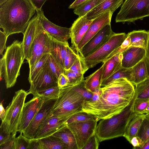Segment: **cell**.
<instances>
[{"label": "cell", "mask_w": 149, "mask_h": 149, "mask_svg": "<svg viewBox=\"0 0 149 149\" xmlns=\"http://www.w3.org/2000/svg\"><path fill=\"white\" fill-rule=\"evenodd\" d=\"M114 33L111 24L106 25L79 50V55L84 58L93 54L107 42Z\"/></svg>", "instance_id": "13"}, {"label": "cell", "mask_w": 149, "mask_h": 149, "mask_svg": "<svg viewBox=\"0 0 149 149\" xmlns=\"http://www.w3.org/2000/svg\"><path fill=\"white\" fill-rule=\"evenodd\" d=\"M24 59L22 42L15 40L7 47L0 60V79L4 78L7 88L16 83Z\"/></svg>", "instance_id": "4"}, {"label": "cell", "mask_w": 149, "mask_h": 149, "mask_svg": "<svg viewBox=\"0 0 149 149\" xmlns=\"http://www.w3.org/2000/svg\"><path fill=\"white\" fill-rule=\"evenodd\" d=\"M104 0H89L74 9V13L81 17L86 15Z\"/></svg>", "instance_id": "31"}, {"label": "cell", "mask_w": 149, "mask_h": 149, "mask_svg": "<svg viewBox=\"0 0 149 149\" xmlns=\"http://www.w3.org/2000/svg\"><path fill=\"white\" fill-rule=\"evenodd\" d=\"M25 103L23 107L17 132L22 133L24 132L44 102V100L38 95Z\"/></svg>", "instance_id": "14"}, {"label": "cell", "mask_w": 149, "mask_h": 149, "mask_svg": "<svg viewBox=\"0 0 149 149\" xmlns=\"http://www.w3.org/2000/svg\"><path fill=\"white\" fill-rule=\"evenodd\" d=\"M28 149H42L40 139H30Z\"/></svg>", "instance_id": "49"}, {"label": "cell", "mask_w": 149, "mask_h": 149, "mask_svg": "<svg viewBox=\"0 0 149 149\" xmlns=\"http://www.w3.org/2000/svg\"><path fill=\"white\" fill-rule=\"evenodd\" d=\"M15 136L11 134L10 138L0 146V149H15L14 141Z\"/></svg>", "instance_id": "45"}, {"label": "cell", "mask_w": 149, "mask_h": 149, "mask_svg": "<svg viewBox=\"0 0 149 149\" xmlns=\"http://www.w3.org/2000/svg\"><path fill=\"white\" fill-rule=\"evenodd\" d=\"M124 0H104L86 15V18L93 20L109 10L113 13L123 3Z\"/></svg>", "instance_id": "21"}, {"label": "cell", "mask_w": 149, "mask_h": 149, "mask_svg": "<svg viewBox=\"0 0 149 149\" xmlns=\"http://www.w3.org/2000/svg\"><path fill=\"white\" fill-rule=\"evenodd\" d=\"M22 133L15 138L14 141L15 149H28L30 139L26 137Z\"/></svg>", "instance_id": "42"}, {"label": "cell", "mask_w": 149, "mask_h": 149, "mask_svg": "<svg viewBox=\"0 0 149 149\" xmlns=\"http://www.w3.org/2000/svg\"><path fill=\"white\" fill-rule=\"evenodd\" d=\"M49 68L53 74L58 79L62 73H65V70L54 59L50 54L47 60Z\"/></svg>", "instance_id": "36"}, {"label": "cell", "mask_w": 149, "mask_h": 149, "mask_svg": "<svg viewBox=\"0 0 149 149\" xmlns=\"http://www.w3.org/2000/svg\"><path fill=\"white\" fill-rule=\"evenodd\" d=\"M52 136L63 142L67 146L68 149H78L74 136L67 125Z\"/></svg>", "instance_id": "28"}, {"label": "cell", "mask_w": 149, "mask_h": 149, "mask_svg": "<svg viewBox=\"0 0 149 149\" xmlns=\"http://www.w3.org/2000/svg\"><path fill=\"white\" fill-rule=\"evenodd\" d=\"M35 8L36 11L42 10V8L47 0H29Z\"/></svg>", "instance_id": "50"}, {"label": "cell", "mask_w": 149, "mask_h": 149, "mask_svg": "<svg viewBox=\"0 0 149 149\" xmlns=\"http://www.w3.org/2000/svg\"><path fill=\"white\" fill-rule=\"evenodd\" d=\"M136 99H149V77L135 85Z\"/></svg>", "instance_id": "32"}, {"label": "cell", "mask_w": 149, "mask_h": 149, "mask_svg": "<svg viewBox=\"0 0 149 149\" xmlns=\"http://www.w3.org/2000/svg\"><path fill=\"white\" fill-rule=\"evenodd\" d=\"M60 89L58 86L51 87L39 91L35 95H39L44 100L56 99L59 96Z\"/></svg>", "instance_id": "35"}, {"label": "cell", "mask_w": 149, "mask_h": 149, "mask_svg": "<svg viewBox=\"0 0 149 149\" xmlns=\"http://www.w3.org/2000/svg\"><path fill=\"white\" fill-rule=\"evenodd\" d=\"M7 0H0V5L2 4Z\"/></svg>", "instance_id": "58"}, {"label": "cell", "mask_w": 149, "mask_h": 149, "mask_svg": "<svg viewBox=\"0 0 149 149\" xmlns=\"http://www.w3.org/2000/svg\"><path fill=\"white\" fill-rule=\"evenodd\" d=\"M127 37V34L124 33L114 32L105 44L93 53L84 58L88 69L99 63H103L113 52L121 45Z\"/></svg>", "instance_id": "8"}, {"label": "cell", "mask_w": 149, "mask_h": 149, "mask_svg": "<svg viewBox=\"0 0 149 149\" xmlns=\"http://www.w3.org/2000/svg\"><path fill=\"white\" fill-rule=\"evenodd\" d=\"M148 77L144 58L132 68L131 82L135 85L144 80Z\"/></svg>", "instance_id": "26"}, {"label": "cell", "mask_w": 149, "mask_h": 149, "mask_svg": "<svg viewBox=\"0 0 149 149\" xmlns=\"http://www.w3.org/2000/svg\"><path fill=\"white\" fill-rule=\"evenodd\" d=\"M5 112L6 110L4 108L2 102H1L0 104V117L1 120L4 116Z\"/></svg>", "instance_id": "55"}, {"label": "cell", "mask_w": 149, "mask_h": 149, "mask_svg": "<svg viewBox=\"0 0 149 149\" xmlns=\"http://www.w3.org/2000/svg\"><path fill=\"white\" fill-rule=\"evenodd\" d=\"M38 16L35 15L30 20L28 25L23 34L22 46L23 56L28 61L32 44L38 33Z\"/></svg>", "instance_id": "19"}, {"label": "cell", "mask_w": 149, "mask_h": 149, "mask_svg": "<svg viewBox=\"0 0 149 149\" xmlns=\"http://www.w3.org/2000/svg\"><path fill=\"white\" fill-rule=\"evenodd\" d=\"M134 95L129 105L120 113L108 118L101 119L97 124L95 134L99 142L123 136L127 126L134 114Z\"/></svg>", "instance_id": "3"}, {"label": "cell", "mask_w": 149, "mask_h": 149, "mask_svg": "<svg viewBox=\"0 0 149 149\" xmlns=\"http://www.w3.org/2000/svg\"><path fill=\"white\" fill-rule=\"evenodd\" d=\"M64 74L69 80L68 86L76 85L84 80V74L78 72L71 70H65Z\"/></svg>", "instance_id": "37"}, {"label": "cell", "mask_w": 149, "mask_h": 149, "mask_svg": "<svg viewBox=\"0 0 149 149\" xmlns=\"http://www.w3.org/2000/svg\"><path fill=\"white\" fill-rule=\"evenodd\" d=\"M122 58V53H118L104 61L103 64V68L102 82L114 73L121 67Z\"/></svg>", "instance_id": "22"}, {"label": "cell", "mask_w": 149, "mask_h": 149, "mask_svg": "<svg viewBox=\"0 0 149 149\" xmlns=\"http://www.w3.org/2000/svg\"><path fill=\"white\" fill-rule=\"evenodd\" d=\"M98 121L95 120L77 122L67 125L74 136L78 149H82L95 134Z\"/></svg>", "instance_id": "10"}, {"label": "cell", "mask_w": 149, "mask_h": 149, "mask_svg": "<svg viewBox=\"0 0 149 149\" xmlns=\"http://www.w3.org/2000/svg\"><path fill=\"white\" fill-rule=\"evenodd\" d=\"M74 89L84 98L85 101L91 100L93 96L92 92L88 90L85 87L84 80L73 86Z\"/></svg>", "instance_id": "41"}, {"label": "cell", "mask_w": 149, "mask_h": 149, "mask_svg": "<svg viewBox=\"0 0 149 149\" xmlns=\"http://www.w3.org/2000/svg\"><path fill=\"white\" fill-rule=\"evenodd\" d=\"M50 54L44 55L35 64L32 69L29 71L28 80L29 83L34 79L46 63Z\"/></svg>", "instance_id": "34"}, {"label": "cell", "mask_w": 149, "mask_h": 149, "mask_svg": "<svg viewBox=\"0 0 149 149\" xmlns=\"http://www.w3.org/2000/svg\"><path fill=\"white\" fill-rule=\"evenodd\" d=\"M89 0H75L69 7V9H74L82 4Z\"/></svg>", "instance_id": "54"}, {"label": "cell", "mask_w": 149, "mask_h": 149, "mask_svg": "<svg viewBox=\"0 0 149 149\" xmlns=\"http://www.w3.org/2000/svg\"><path fill=\"white\" fill-rule=\"evenodd\" d=\"M97 120V118L86 113L81 112L75 113L71 116L66 121V125L73 122Z\"/></svg>", "instance_id": "39"}, {"label": "cell", "mask_w": 149, "mask_h": 149, "mask_svg": "<svg viewBox=\"0 0 149 149\" xmlns=\"http://www.w3.org/2000/svg\"><path fill=\"white\" fill-rule=\"evenodd\" d=\"M37 27L38 33L32 45L27 61L30 71L42 56L51 52L52 38L43 29L38 17Z\"/></svg>", "instance_id": "9"}, {"label": "cell", "mask_w": 149, "mask_h": 149, "mask_svg": "<svg viewBox=\"0 0 149 149\" xmlns=\"http://www.w3.org/2000/svg\"><path fill=\"white\" fill-rule=\"evenodd\" d=\"M149 34V30L148 31ZM145 63L146 64L147 72L149 77V37L147 46L146 49V53L144 58Z\"/></svg>", "instance_id": "52"}, {"label": "cell", "mask_w": 149, "mask_h": 149, "mask_svg": "<svg viewBox=\"0 0 149 149\" xmlns=\"http://www.w3.org/2000/svg\"><path fill=\"white\" fill-rule=\"evenodd\" d=\"M58 79L51 71L47 63L34 79L30 83L29 92L33 95L38 92L58 86Z\"/></svg>", "instance_id": "12"}, {"label": "cell", "mask_w": 149, "mask_h": 149, "mask_svg": "<svg viewBox=\"0 0 149 149\" xmlns=\"http://www.w3.org/2000/svg\"><path fill=\"white\" fill-rule=\"evenodd\" d=\"M113 13L109 10L93 19L86 33L78 45L79 52V50L104 26L107 25L111 24Z\"/></svg>", "instance_id": "17"}, {"label": "cell", "mask_w": 149, "mask_h": 149, "mask_svg": "<svg viewBox=\"0 0 149 149\" xmlns=\"http://www.w3.org/2000/svg\"><path fill=\"white\" fill-rule=\"evenodd\" d=\"M149 103V99L136 98L133 106V111L136 113H143Z\"/></svg>", "instance_id": "40"}, {"label": "cell", "mask_w": 149, "mask_h": 149, "mask_svg": "<svg viewBox=\"0 0 149 149\" xmlns=\"http://www.w3.org/2000/svg\"><path fill=\"white\" fill-rule=\"evenodd\" d=\"M146 49L144 48L130 46L122 53V67L127 68L133 67L143 59Z\"/></svg>", "instance_id": "20"}, {"label": "cell", "mask_w": 149, "mask_h": 149, "mask_svg": "<svg viewBox=\"0 0 149 149\" xmlns=\"http://www.w3.org/2000/svg\"><path fill=\"white\" fill-rule=\"evenodd\" d=\"M29 94L23 89L15 92L1 120L0 130L3 133L16 136L25 100Z\"/></svg>", "instance_id": "6"}, {"label": "cell", "mask_w": 149, "mask_h": 149, "mask_svg": "<svg viewBox=\"0 0 149 149\" xmlns=\"http://www.w3.org/2000/svg\"><path fill=\"white\" fill-rule=\"evenodd\" d=\"M85 100L83 97L74 89L73 86L61 88L49 116L69 117L82 112Z\"/></svg>", "instance_id": "5"}, {"label": "cell", "mask_w": 149, "mask_h": 149, "mask_svg": "<svg viewBox=\"0 0 149 149\" xmlns=\"http://www.w3.org/2000/svg\"><path fill=\"white\" fill-rule=\"evenodd\" d=\"M44 30L52 38L62 42H68L71 38V28L56 25L49 21L42 10L36 11Z\"/></svg>", "instance_id": "15"}, {"label": "cell", "mask_w": 149, "mask_h": 149, "mask_svg": "<svg viewBox=\"0 0 149 149\" xmlns=\"http://www.w3.org/2000/svg\"><path fill=\"white\" fill-rule=\"evenodd\" d=\"M79 56L69 46L67 47V52L64 59V65L65 70H69Z\"/></svg>", "instance_id": "38"}, {"label": "cell", "mask_w": 149, "mask_h": 149, "mask_svg": "<svg viewBox=\"0 0 149 149\" xmlns=\"http://www.w3.org/2000/svg\"><path fill=\"white\" fill-rule=\"evenodd\" d=\"M130 143L133 146V148L136 149H140L144 145L142 140L137 136L133 137Z\"/></svg>", "instance_id": "48"}, {"label": "cell", "mask_w": 149, "mask_h": 149, "mask_svg": "<svg viewBox=\"0 0 149 149\" xmlns=\"http://www.w3.org/2000/svg\"><path fill=\"white\" fill-rule=\"evenodd\" d=\"M70 117L49 116L38 130L34 138L41 139L52 135L67 125L66 122Z\"/></svg>", "instance_id": "18"}, {"label": "cell", "mask_w": 149, "mask_h": 149, "mask_svg": "<svg viewBox=\"0 0 149 149\" xmlns=\"http://www.w3.org/2000/svg\"><path fill=\"white\" fill-rule=\"evenodd\" d=\"M8 37L3 31H0V54L3 55V51L6 49V43Z\"/></svg>", "instance_id": "46"}, {"label": "cell", "mask_w": 149, "mask_h": 149, "mask_svg": "<svg viewBox=\"0 0 149 149\" xmlns=\"http://www.w3.org/2000/svg\"><path fill=\"white\" fill-rule=\"evenodd\" d=\"M130 38V46L138 47L146 49L147 46L149 34L145 30H134L127 34Z\"/></svg>", "instance_id": "25"}, {"label": "cell", "mask_w": 149, "mask_h": 149, "mask_svg": "<svg viewBox=\"0 0 149 149\" xmlns=\"http://www.w3.org/2000/svg\"><path fill=\"white\" fill-rule=\"evenodd\" d=\"M93 20L87 19L86 15L79 17L70 27L72 48L76 51L78 55L79 54L78 50V45Z\"/></svg>", "instance_id": "16"}, {"label": "cell", "mask_w": 149, "mask_h": 149, "mask_svg": "<svg viewBox=\"0 0 149 149\" xmlns=\"http://www.w3.org/2000/svg\"><path fill=\"white\" fill-rule=\"evenodd\" d=\"M134 85L125 78L114 81L101 88L102 93L98 100H85L82 112L98 120L120 113L129 105L134 95Z\"/></svg>", "instance_id": "1"}, {"label": "cell", "mask_w": 149, "mask_h": 149, "mask_svg": "<svg viewBox=\"0 0 149 149\" xmlns=\"http://www.w3.org/2000/svg\"><path fill=\"white\" fill-rule=\"evenodd\" d=\"M103 68V65L84 80L85 87L89 91L93 92L96 89L101 88Z\"/></svg>", "instance_id": "27"}, {"label": "cell", "mask_w": 149, "mask_h": 149, "mask_svg": "<svg viewBox=\"0 0 149 149\" xmlns=\"http://www.w3.org/2000/svg\"><path fill=\"white\" fill-rule=\"evenodd\" d=\"M132 68H127L122 67L110 77L103 81L101 86H104L116 80L125 78L131 82L132 79Z\"/></svg>", "instance_id": "30"}, {"label": "cell", "mask_w": 149, "mask_h": 149, "mask_svg": "<svg viewBox=\"0 0 149 149\" xmlns=\"http://www.w3.org/2000/svg\"><path fill=\"white\" fill-rule=\"evenodd\" d=\"M69 81L67 76L64 74H61L59 76L57 81L58 86L62 88L68 86Z\"/></svg>", "instance_id": "47"}, {"label": "cell", "mask_w": 149, "mask_h": 149, "mask_svg": "<svg viewBox=\"0 0 149 149\" xmlns=\"http://www.w3.org/2000/svg\"><path fill=\"white\" fill-rule=\"evenodd\" d=\"M137 136L144 144L149 139V114H146Z\"/></svg>", "instance_id": "33"}, {"label": "cell", "mask_w": 149, "mask_h": 149, "mask_svg": "<svg viewBox=\"0 0 149 149\" xmlns=\"http://www.w3.org/2000/svg\"><path fill=\"white\" fill-rule=\"evenodd\" d=\"M56 99L44 100L42 105L27 127L23 135L32 139L49 116Z\"/></svg>", "instance_id": "11"}, {"label": "cell", "mask_w": 149, "mask_h": 149, "mask_svg": "<svg viewBox=\"0 0 149 149\" xmlns=\"http://www.w3.org/2000/svg\"><path fill=\"white\" fill-rule=\"evenodd\" d=\"M99 142L95 134L89 139L82 149H98Z\"/></svg>", "instance_id": "44"}, {"label": "cell", "mask_w": 149, "mask_h": 149, "mask_svg": "<svg viewBox=\"0 0 149 149\" xmlns=\"http://www.w3.org/2000/svg\"><path fill=\"white\" fill-rule=\"evenodd\" d=\"M143 113L144 114H149V103Z\"/></svg>", "instance_id": "57"}, {"label": "cell", "mask_w": 149, "mask_h": 149, "mask_svg": "<svg viewBox=\"0 0 149 149\" xmlns=\"http://www.w3.org/2000/svg\"><path fill=\"white\" fill-rule=\"evenodd\" d=\"M88 70L84 58L79 55L78 58L69 70L78 72L84 74Z\"/></svg>", "instance_id": "43"}, {"label": "cell", "mask_w": 149, "mask_h": 149, "mask_svg": "<svg viewBox=\"0 0 149 149\" xmlns=\"http://www.w3.org/2000/svg\"><path fill=\"white\" fill-rule=\"evenodd\" d=\"M36 11L29 0H7L0 5V27L8 37L23 34Z\"/></svg>", "instance_id": "2"}, {"label": "cell", "mask_w": 149, "mask_h": 149, "mask_svg": "<svg viewBox=\"0 0 149 149\" xmlns=\"http://www.w3.org/2000/svg\"><path fill=\"white\" fill-rule=\"evenodd\" d=\"M40 139L42 149H68L65 143L53 136Z\"/></svg>", "instance_id": "29"}, {"label": "cell", "mask_w": 149, "mask_h": 149, "mask_svg": "<svg viewBox=\"0 0 149 149\" xmlns=\"http://www.w3.org/2000/svg\"><path fill=\"white\" fill-rule=\"evenodd\" d=\"M102 92L101 88L96 89L92 92L93 96L91 99L88 101L93 102L98 100L99 99Z\"/></svg>", "instance_id": "51"}, {"label": "cell", "mask_w": 149, "mask_h": 149, "mask_svg": "<svg viewBox=\"0 0 149 149\" xmlns=\"http://www.w3.org/2000/svg\"><path fill=\"white\" fill-rule=\"evenodd\" d=\"M145 114L135 113L130 120L123 136L129 142L133 137L137 135Z\"/></svg>", "instance_id": "23"}, {"label": "cell", "mask_w": 149, "mask_h": 149, "mask_svg": "<svg viewBox=\"0 0 149 149\" xmlns=\"http://www.w3.org/2000/svg\"><path fill=\"white\" fill-rule=\"evenodd\" d=\"M140 149H149V139Z\"/></svg>", "instance_id": "56"}, {"label": "cell", "mask_w": 149, "mask_h": 149, "mask_svg": "<svg viewBox=\"0 0 149 149\" xmlns=\"http://www.w3.org/2000/svg\"><path fill=\"white\" fill-rule=\"evenodd\" d=\"M11 134L3 133L0 130V146L3 144L10 137Z\"/></svg>", "instance_id": "53"}, {"label": "cell", "mask_w": 149, "mask_h": 149, "mask_svg": "<svg viewBox=\"0 0 149 149\" xmlns=\"http://www.w3.org/2000/svg\"><path fill=\"white\" fill-rule=\"evenodd\" d=\"M68 42H62L52 38L50 54L56 61L64 68V59L67 52Z\"/></svg>", "instance_id": "24"}, {"label": "cell", "mask_w": 149, "mask_h": 149, "mask_svg": "<svg viewBox=\"0 0 149 149\" xmlns=\"http://www.w3.org/2000/svg\"><path fill=\"white\" fill-rule=\"evenodd\" d=\"M149 16V0H125L116 17V23H134Z\"/></svg>", "instance_id": "7"}]
</instances>
